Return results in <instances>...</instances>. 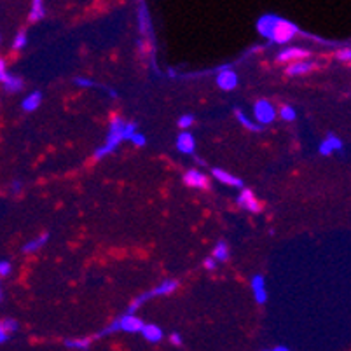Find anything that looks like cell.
I'll return each mask as SVG.
<instances>
[{
  "mask_svg": "<svg viewBox=\"0 0 351 351\" xmlns=\"http://www.w3.org/2000/svg\"><path fill=\"white\" fill-rule=\"evenodd\" d=\"M295 116H297V112H295V108L292 107V105H281L280 108V117L283 121H294Z\"/></svg>",
  "mask_w": 351,
  "mask_h": 351,
  "instance_id": "cb8c5ba5",
  "label": "cell"
},
{
  "mask_svg": "<svg viewBox=\"0 0 351 351\" xmlns=\"http://www.w3.org/2000/svg\"><path fill=\"white\" fill-rule=\"evenodd\" d=\"M211 175H213L218 182H222V184H226V185H231V187H236V189H243L245 187L243 180L238 179V177H234V175H231L229 171L221 170V168H213Z\"/></svg>",
  "mask_w": 351,
  "mask_h": 351,
  "instance_id": "30bf717a",
  "label": "cell"
},
{
  "mask_svg": "<svg viewBox=\"0 0 351 351\" xmlns=\"http://www.w3.org/2000/svg\"><path fill=\"white\" fill-rule=\"evenodd\" d=\"M217 86L222 91H232L238 86V75L231 67H221L217 70Z\"/></svg>",
  "mask_w": 351,
  "mask_h": 351,
  "instance_id": "277c9868",
  "label": "cell"
},
{
  "mask_svg": "<svg viewBox=\"0 0 351 351\" xmlns=\"http://www.w3.org/2000/svg\"><path fill=\"white\" fill-rule=\"evenodd\" d=\"M170 342H171V344H175V346H180L182 344V337L179 336V334H171Z\"/></svg>",
  "mask_w": 351,
  "mask_h": 351,
  "instance_id": "d590c367",
  "label": "cell"
},
{
  "mask_svg": "<svg viewBox=\"0 0 351 351\" xmlns=\"http://www.w3.org/2000/svg\"><path fill=\"white\" fill-rule=\"evenodd\" d=\"M137 131H138V124H137V122H133V121L126 122V124H124V140H129V138L133 137Z\"/></svg>",
  "mask_w": 351,
  "mask_h": 351,
  "instance_id": "484cf974",
  "label": "cell"
},
{
  "mask_svg": "<svg viewBox=\"0 0 351 351\" xmlns=\"http://www.w3.org/2000/svg\"><path fill=\"white\" fill-rule=\"evenodd\" d=\"M184 184L189 185V187L192 189H203V191H206V189H210V182L206 179V175H203V171L200 170H187L184 175Z\"/></svg>",
  "mask_w": 351,
  "mask_h": 351,
  "instance_id": "8992f818",
  "label": "cell"
},
{
  "mask_svg": "<svg viewBox=\"0 0 351 351\" xmlns=\"http://www.w3.org/2000/svg\"><path fill=\"white\" fill-rule=\"evenodd\" d=\"M12 271V266L11 262L7 260H0V278H7Z\"/></svg>",
  "mask_w": 351,
  "mask_h": 351,
  "instance_id": "f546056e",
  "label": "cell"
},
{
  "mask_svg": "<svg viewBox=\"0 0 351 351\" xmlns=\"http://www.w3.org/2000/svg\"><path fill=\"white\" fill-rule=\"evenodd\" d=\"M93 344V337H84V339H69L65 341L67 348H74V349H86Z\"/></svg>",
  "mask_w": 351,
  "mask_h": 351,
  "instance_id": "7402d4cb",
  "label": "cell"
},
{
  "mask_svg": "<svg viewBox=\"0 0 351 351\" xmlns=\"http://www.w3.org/2000/svg\"><path fill=\"white\" fill-rule=\"evenodd\" d=\"M234 116H236V119L239 121V124H241V126H245V128H247L248 131H252V133H260V131L264 129V126L259 124L257 121H255V122L250 121L247 116H245L243 112L239 111V108H236V111H234Z\"/></svg>",
  "mask_w": 351,
  "mask_h": 351,
  "instance_id": "ac0fdd59",
  "label": "cell"
},
{
  "mask_svg": "<svg viewBox=\"0 0 351 351\" xmlns=\"http://www.w3.org/2000/svg\"><path fill=\"white\" fill-rule=\"evenodd\" d=\"M138 18H140V32L143 35H147L149 33L150 35V19H149V12H147V7L140 6V14H138Z\"/></svg>",
  "mask_w": 351,
  "mask_h": 351,
  "instance_id": "44dd1931",
  "label": "cell"
},
{
  "mask_svg": "<svg viewBox=\"0 0 351 351\" xmlns=\"http://www.w3.org/2000/svg\"><path fill=\"white\" fill-rule=\"evenodd\" d=\"M2 321V325H4V328H6L7 332L12 334V332H16L19 328V323L16 321L14 318H6V320H0Z\"/></svg>",
  "mask_w": 351,
  "mask_h": 351,
  "instance_id": "d4e9b609",
  "label": "cell"
},
{
  "mask_svg": "<svg viewBox=\"0 0 351 351\" xmlns=\"http://www.w3.org/2000/svg\"><path fill=\"white\" fill-rule=\"evenodd\" d=\"M211 257H213L217 262H226L227 259H229V247H227L226 241H218V243L215 245Z\"/></svg>",
  "mask_w": 351,
  "mask_h": 351,
  "instance_id": "ffe728a7",
  "label": "cell"
},
{
  "mask_svg": "<svg viewBox=\"0 0 351 351\" xmlns=\"http://www.w3.org/2000/svg\"><path fill=\"white\" fill-rule=\"evenodd\" d=\"M177 124H179V128L180 129H189L191 128V126L194 124V117L192 116H182L180 119H179V122H177Z\"/></svg>",
  "mask_w": 351,
  "mask_h": 351,
  "instance_id": "4316f807",
  "label": "cell"
},
{
  "mask_svg": "<svg viewBox=\"0 0 351 351\" xmlns=\"http://www.w3.org/2000/svg\"><path fill=\"white\" fill-rule=\"evenodd\" d=\"M74 82L77 84L79 87H98V84L93 82L91 79H86V77H75Z\"/></svg>",
  "mask_w": 351,
  "mask_h": 351,
  "instance_id": "f1b7e54d",
  "label": "cell"
},
{
  "mask_svg": "<svg viewBox=\"0 0 351 351\" xmlns=\"http://www.w3.org/2000/svg\"><path fill=\"white\" fill-rule=\"evenodd\" d=\"M129 142L133 143V145H137V147H143L147 143V138H145V135H143V133H138V131H137V133L129 138Z\"/></svg>",
  "mask_w": 351,
  "mask_h": 351,
  "instance_id": "83f0119b",
  "label": "cell"
},
{
  "mask_svg": "<svg viewBox=\"0 0 351 351\" xmlns=\"http://www.w3.org/2000/svg\"><path fill=\"white\" fill-rule=\"evenodd\" d=\"M46 18V7H44V0H32V9H30V16L28 19L32 23H37V21Z\"/></svg>",
  "mask_w": 351,
  "mask_h": 351,
  "instance_id": "d6986e66",
  "label": "cell"
},
{
  "mask_svg": "<svg viewBox=\"0 0 351 351\" xmlns=\"http://www.w3.org/2000/svg\"><path fill=\"white\" fill-rule=\"evenodd\" d=\"M124 124L126 121L121 119V117H114L111 121V126H108V135H107V140L101 147L95 150V159H103L105 156L112 154L116 150V147H119V143L124 140Z\"/></svg>",
  "mask_w": 351,
  "mask_h": 351,
  "instance_id": "6da1fadb",
  "label": "cell"
},
{
  "mask_svg": "<svg viewBox=\"0 0 351 351\" xmlns=\"http://www.w3.org/2000/svg\"><path fill=\"white\" fill-rule=\"evenodd\" d=\"M252 290L255 301L259 304H266V301H268V290H266V280L262 274H255L252 278Z\"/></svg>",
  "mask_w": 351,
  "mask_h": 351,
  "instance_id": "8fae6325",
  "label": "cell"
},
{
  "mask_svg": "<svg viewBox=\"0 0 351 351\" xmlns=\"http://www.w3.org/2000/svg\"><path fill=\"white\" fill-rule=\"evenodd\" d=\"M42 103V93L40 91H33L28 96H25V100L21 101V108L25 112H35Z\"/></svg>",
  "mask_w": 351,
  "mask_h": 351,
  "instance_id": "5bb4252c",
  "label": "cell"
},
{
  "mask_svg": "<svg viewBox=\"0 0 351 351\" xmlns=\"http://www.w3.org/2000/svg\"><path fill=\"white\" fill-rule=\"evenodd\" d=\"M177 149H179L182 154H194V149H196V140H194L192 133H189L187 129H184L182 133H179L175 142Z\"/></svg>",
  "mask_w": 351,
  "mask_h": 351,
  "instance_id": "9c48e42d",
  "label": "cell"
},
{
  "mask_svg": "<svg viewBox=\"0 0 351 351\" xmlns=\"http://www.w3.org/2000/svg\"><path fill=\"white\" fill-rule=\"evenodd\" d=\"M302 58H310V51L302 49V48H289V49H283L280 54L276 56L278 63H292V61H297L302 60Z\"/></svg>",
  "mask_w": 351,
  "mask_h": 351,
  "instance_id": "ba28073f",
  "label": "cell"
},
{
  "mask_svg": "<svg viewBox=\"0 0 351 351\" xmlns=\"http://www.w3.org/2000/svg\"><path fill=\"white\" fill-rule=\"evenodd\" d=\"M4 90H6L7 93H19V91H23V87H25V80L19 77V75H12L9 74V77H7L6 80H4Z\"/></svg>",
  "mask_w": 351,
  "mask_h": 351,
  "instance_id": "2e32d148",
  "label": "cell"
},
{
  "mask_svg": "<svg viewBox=\"0 0 351 351\" xmlns=\"http://www.w3.org/2000/svg\"><path fill=\"white\" fill-rule=\"evenodd\" d=\"M2 297H4V292H2V287H0V301H2Z\"/></svg>",
  "mask_w": 351,
  "mask_h": 351,
  "instance_id": "74e56055",
  "label": "cell"
},
{
  "mask_svg": "<svg viewBox=\"0 0 351 351\" xmlns=\"http://www.w3.org/2000/svg\"><path fill=\"white\" fill-rule=\"evenodd\" d=\"M0 40H2V37H0Z\"/></svg>",
  "mask_w": 351,
  "mask_h": 351,
  "instance_id": "f35d334b",
  "label": "cell"
},
{
  "mask_svg": "<svg viewBox=\"0 0 351 351\" xmlns=\"http://www.w3.org/2000/svg\"><path fill=\"white\" fill-rule=\"evenodd\" d=\"M238 205L241 206V208L252 211V213H259V211H262V205L260 201L255 198V194H253L250 189H241L239 196H238Z\"/></svg>",
  "mask_w": 351,
  "mask_h": 351,
  "instance_id": "5b68a950",
  "label": "cell"
},
{
  "mask_svg": "<svg viewBox=\"0 0 351 351\" xmlns=\"http://www.w3.org/2000/svg\"><path fill=\"white\" fill-rule=\"evenodd\" d=\"M203 268H205L206 271H215V269H217V260H215L213 257H208V259H205V262H203Z\"/></svg>",
  "mask_w": 351,
  "mask_h": 351,
  "instance_id": "d6a6232c",
  "label": "cell"
},
{
  "mask_svg": "<svg viewBox=\"0 0 351 351\" xmlns=\"http://www.w3.org/2000/svg\"><path fill=\"white\" fill-rule=\"evenodd\" d=\"M21 187H23V184H21L19 180H14V182L11 184V191H12V192H16V194H18V192L21 191Z\"/></svg>",
  "mask_w": 351,
  "mask_h": 351,
  "instance_id": "e575fe53",
  "label": "cell"
},
{
  "mask_svg": "<svg viewBox=\"0 0 351 351\" xmlns=\"http://www.w3.org/2000/svg\"><path fill=\"white\" fill-rule=\"evenodd\" d=\"M297 33H299L297 25H294L289 19H283L280 16H276V18H274V23H273L271 35H269V40L274 42V44H287V42H290Z\"/></svg>",
  "mask_w": 351,
  "mask_h": 351,
  "instance_id": "7a4b0ae2",
  "label": "cell"
},
{
  "mask_svg": "<svg viewBox=\"0 0 351 351\" xmlns=\"http://www.w3.org/2000/svg\"><path fill=\"white\" fill-rule=\"evenodd\" d=\"M336 150H342V142L336 137V135H328L318 147V152L321 156H331L332 152H336Z\"/></svg>",
  "mask_w": 351,
  "mask_h": 351,
  "instance_id": "4fadbf2b",
  "label": "cell"
},
{
  "mask_svg": "<svg viewBox=\"0 0 351 351\" xmlns=\"http://www.w3.org/2000/svg\"><path fill=\"white\" fill-rule=\"evenodd\" d=\"M253 117L259 124L266 126V124H271V122L276 119V108L271 101L268 100H259L255 103V108H253Z\"/></svg>",
  "mask_w": 351,
  "mask_h": 351,
  "instance_id": "3957f363",
  "label": "cell"
},
{
  "mask_svg": "<svg viewBox=\"0 0 351 351\" xmlns=\"http://www.w3.org/2000/svg\"><path fill=\"white\" fill-rule=\"evenodd\" d=\"M140 332L147 341L152 342V344H156V342H159L163 339V331H161V327H158V325H143V328Z\"/></svg>",
  "mask_w": 351,
  "mask_h": 351,
  "instance_id": "e0dca14e",
  "label": "cell"
},
{
  "mask_svg": "<svg viewBox=\"0 0 351 351\" xmlns=\"http://www.w3.org/2000/svg\"><path fill=\"white\" fill-rule=\"evenodd\" d=\"M7 77H9V72H7V63L4 58H0V82H4Z\"/></svg>",
  "mask_w": 351,
  "mask_h": 351,
  "instance_id": "1f68e13d",
  "label": "cell"
},
{
  "mask_svg": "<svg viewBox=\"0 0 351 351\" xmlns=\"http://www.w3.org/2000/svg\"><path fill=\"white\" fill-rule=\"evenodd\" d=\"M143 325L145 323H143L138 316H135V313L133 315L126 313L122 318H119V327H121V331H124V332H140L143 328Z\"/></svg>",
  "mask_w": 351,
  "mask_h": 351,
  "instance_id": "7c38bea8",
  "label": "cell"
},
{
  "mask_svg": "<svg viewBox=\"0 0 351 351\" xmlns=\"http://www.w3.org/2000/svg\"><path fill=\"white\" fill-rule=\"evenodd\" d=\"M27 42H28V35H27V32H18L14 35V40H12V49L14 51H21V49H25V46H27Z\"/></svg>",
  "mask_w": 351,
  "mask_h": 351,
  "instance_id": "603a6c76",
  "label": "cell"
},
{
  "mask_svg": "<svg viewBox=\"0 0 351 351\" xmlns=\"http://www.w3.org/2000/svg\"><path fill=\"white\" fill-rule=\"evenodd\" d=\"M315 69V61L308 60V58H302V60L292 61L289 67H287L285 74L289 77H299V75H306Z\"/></svg>",
  "mask_w": 351,
  "mask_h": 351,
  "instance_id": "52a82bcc",
  "label": "cell"
},
{
  "mask_svg": "<svg viewBox=\"0 0 351 351\" xmlns=\"http://www.w3.org/2000/svg\"><path fill=\"white\" fill-rule=\"evenodd\" d=\"M9 337H11V334L4 328V325H2V321H0V344H4V342H7L9 341Z\"/></svg>",
  "mask_w": 351,
  "mask_h": 351,
  "instance_id": "836d02e7",
  "label": "cell"
},
{
  "mask_svg": "<svg viewBox=\"0 0 351 351\" xmlns=\"http://www.w3.org/2000/svg\"><path fill=\"white\" fill-rule=\"evenodd\" d=\"M274 351H289V346H274Z\"/></svg>",
  "mask_w": 351,
  "mask_h": 351,
  "instance_id": "8d00e7d4",
  "label": "cell"
},
{
  "mask_svg": "<svg viewBox=\"0 0 351 351\" xmlns=\"http://www.w3.org/2000/svg\"><path fill=\"white\" fill-rule=\"evenodd\" d=\"M48 239H49V234H48V232H44V234L37 236L35 239H30L27 245H23V248H21V252H23L25 255H30V253L39 252L40 248L44 247L46 243H48Z\"/></svg>",
  "mask_w": 351,
  "mask_h": 351,
  "instance_id": "9a60e30c",
  "label": "cell"
},
{
  "mask_svg": "<svg viewBox=\"0 0 351 351\" xmlns=\"http://www.w3.org/2000/svg\"><path fill=\"white\" fill-rule=\"evenodd\" d=\"M337 60H341V61H349V63H351V48H346V49L337 51Z\"/></svg>",
  "mask_w": 351,
  "mask_h": 351,
  "instance_id": "4dcf8cb0",
  "label": "cell"
}]
</instances>
